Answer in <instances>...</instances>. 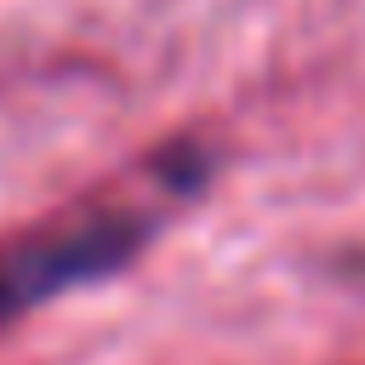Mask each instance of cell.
Wrapping results in <instances>:
<instances>
[{
    "label": "cell",
    "mask_w": 365,
    "mask_h": 365,
    "mask_svg": "<svg viewBox=\"0 0 365 365\" xmlns=\"http://www.w3.org/2000/svg\"><path fill=\"white\" fill-rule=\"evenodd\" d=\"M143 240V222L137 217H120V211H97V217H80L68 228H51L40 240H23L11 251H0V319L68 291V285H86V279H103L108 268H120Z\"/></svg>",
    "instance_id": "obj_1"
}]
</instances>
